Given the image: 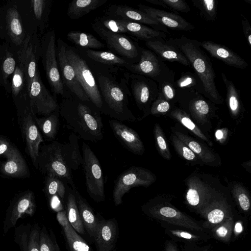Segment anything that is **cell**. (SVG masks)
Returning <instances> with one entry per match:
<instances>
[{"label": "cell", "mask_w": 251, "mask_h": 251, "mask_svg": "<svg viewBox=\"0 0 251 251\" xmlns=\"http://www.w3.org/2000/svg\"><path fill=\"white\" fill-rule=\"evenodd\" d=\"M40 43V58L49 83L55 94L64 96L63 83L57 62L54 30H50L44 33Z\"/></svg>", "instance_id": "8"}, {"label": "cell", "mask_w": 251, "mask_h": 251, "mask_svg": "<svg viewBox=\"0 0 251 251\" xmlns=\"http://www.w3.org/2000/svg\"><path fill=\"white\" fill-rule=\"evenodd\" d=\"M146 1L174 12L188 13L190 11L189 5L183 0H146Z\"/></svg>", "instance_id": "46"}, {"label": "cell", "mask_w": 251, "mask_h": 251, "mask_svg": "<svg viewBox=\"0 0 251 251\" xmlns=\"http://www.w3.org/2000/svg\"><path fill=\"white\" fill-rule=\"evenodd\" d=\"M40 229L37 224H22L15 228L14 241L18 245L20 251H40Z\"/></svg>", "instance_id": "24"}, {"label": "cell", "mask_w": 251, "mask_h": 251, "mask_svg": "<svg viewBox=\"0 0 251 251\" xmlns=\"http://www.w3.org/2000/svg\"><path fill=\"white\" fill-rule=\"evenodd\" d=\"M66 46L65 43L61 39L57 40L56 54L63 83L69 89L75 97L83 101H90L77 78L74 68L66 57Z\"/></svg>", "instance_id": "19"}, {"label": "cell", "mask_w": 251, "mask_h": 251, "mask_svg": "<svg viewBox=\"0 0 251 251\" xmlns=\"http://www.w3.org/2000/svg\"><path fill=\"white\" fill-rule=\"evenodd\" d=\"M24 28L28 34H41L49 26L52 0H16Z\"/></svg>", "instance_id": "6"}, {"label": "cell", "mask_w": 251, "mask_h": 251, "mask_svg": "<svg viewBox=\"0 0 251 251\" xmlns=\"http://www.w3.org/2000/svg\"><path fill=\"white\" fill-rule=\"evenodd\" d=\"M126 77L129 82L138 107L146 112L158 96V83L150 78L134 74H126Z\"/></svg>", "instance_id": "14"}, {"label": "cell", "mask_w": 251, "mask_h": 251, "mask_svg": "<svg viewBox=\"0 0 251 251\" xmlns=\"http://www.w3.org/2000/svg\"><path fill=\"white\" fill-rule=\"evenodd\" d=\"M56 241L52 240L45 226L40 231L39 247L40 251H56Z\"/></svg>", "instance_id": "48"}, {"label": "cell", "mask_w": 251, "mask_h": 251, "mask_svg": "<svg viewBox=\"0 0 251 251\" xmlns=\"http://www.w3.org/2000/svg\"><path fill=\"white\" fill-rule=\"evenodd\" d=\"M59 109L42 118L35 117L36 125L45 138L49 140L55 139L59 125Z\"/></svg>", "instance_id": "35"}, {"label": "cell", "mask_w": 251, "mask_h": 251, "mask_svg": "<svg viewBox=\"0 0 251 251\" xmlns=\"http://www.w3.org/2000/svg\"><path fill=\"white\" fill-rule=\"evenodd\" d=\"M82 151L87 192L94 201H103L105 198L104 182L100 162L86 143H83Z\"/></svg>", "instance_id": "11"}, {"label": "cell", "mask_w": 251, "mask_h": 251, "mask_svg": "<svg viewBox=\"0 0 251 251\" xmlns=\"http://www.w3.org/2000/svg\"><path fill=\"white\" fill-rule=\"evenodd\" d=\"M242 229L243 228L241 224L239 222L237 223L235 225L234 227L235 233L236 232L237 234H239L241 232H242Z\"/></svg>", "instance_id": "59"}, {"label": "cell", "mask_w": 251, "mask_h": 251, "mask_svg": "<svg viewBox=\"0 0 251 251\" xmlns=\"http://www.w3.org/2000/svg\"><path fill=\"white\" fill-rule=\"evenodd\" d=\"M201 45L212 56L229 66L241 69L248 66L243 58L224 45L210 41H203Z\"/></svg>", "instance_id": "23"}, {"label": "cell", "mask_w": 251, "mask_h": 251, "mask_svg": "<svg viewBox=\"0 0 251 251\" xmlns=\"http://www.w3.org/2000/svg\"><path fill=\"white\" fill-rule=\"evenodd\" d=\"M36 207L35 195L32 191L25 190L16 196L7 209L3 221V233L6 234L14 227L20 219L33 216Z\"/></svg>", "instance_id": "15"}, {"label": "cell", "mask_w": 251, "mask_h": 251, "mask_svg": "<svg viewBox=\"0 0 251 251\" xmlns=\"http://www.w3.org/2000/svg\"><path fill=\"white\" fill-rule=\"evenodd\" d=\"M104 13L105 15L113 18L149 25L155 30L167 32L166 27L161 25L149 15L126 5H110L105 10Z\"/></svg>", "instance_id": "20"}, {"label": "cell", "mask_w": 251, "mask_h": 251, "mask_svg": "<svg viewBox=\"0 0 251 251\" xmlns=\"http://www.w3.org/2000/svg\"><path fill=\"white\" fill-rule=\"evenodd\" d=\"M109 124L115 137L126 148L135 154L143 153V144L134 130L115 119L109 120Z\"/></svg>", "instance_id": "22"}, {"label": "cell", "mask_w": 251, "mask_h": 251, "mask_svg": "<svg viewBox=\"0 0 251 251\" xmlns=\"http://www.w3.org/2000/svg\"><path fill=\"white\" fill-rule=\"evenodd\" d=\"M244 1L248 4H251V0H244Z\"/></svg>", "instance_id": "62"}, {"label": "cell", "mask_w": 251, "mask_h": 251, "mask_svg": "<svg viewBox=\"0 0 251 251\" xmlns=\"http://www.w3.org/2000/svg\"><path fill=\"white\" fill-rule=\"evenodd\" d=\"M107 1V0H74L69 4L67 14L71 19H78Z\"/></svg>", "instance_id": "34"}, {"label": "cell", "mask_w": 251, "mask_h": 251, "mask_svg": "<svg viewBox=\"0 0 251 251\" xmlns=\"http://www.w3.org/2000/svg\"><path fill=\"white\" fill-rule=\"evenodd\" d=\"M29 99L30 106L35 114L47 116L59 109L56 99L43 83L39 72L31 84Z\"/></svg>", "instance_id": "18"}, {"label": "cell", "mask_w": 251, "mask_h": 251, "mask_svg": "<svg viewBox=\"0 0 251 251\" xmlns=\"http://www.w3.org/2000/svg\"><path fill=\"white\" fill-rule=\"evenodd\" d=\"M85 53L87 57L94 62L106 65H114L126 68L130 64L133 63L130 61L120 57L111 52L87 49Z\"/></svg>", "instance_id": "36"}, {"label": "cell", "mask_w": 251, "mask_h": 251, "mask_svg": "<svg viewBox=\"0 0 251 251\" xmlns=\"http://www.w3.org/2000/svg\"><path fill=\"white\" fill-rule=\"evenodd\" d=\"M96 77L103 102L102 112L120 121H135L129 107L130 93L125 81L119 82L110 73L103 71H97Z\"/></svg>", "instance_id": "3"}, {"label": "cell", "mask_w": 251, "mask_h": 251, "mask_svg": "<svg viewBox=\"0 0 251 251\" xmlns=\"http://www.w3.org/2000/svg\"><path fill=\"white\" fill-rule=\"evenodd\" d=\"M233 227V218L231 216L211 229L212 235L216 239L228 243L231 239Z\"/></svg>", "instance_id": "45"}, {"label": "cell", "mask_w": 251, "mask_h": 251, "mask_svg": "<svg viewBox=\"0 0 251 251\" xmlns=\"http://www.w3.org/2000/svg\"><path fill=\"white\" fill-rule=\"evenodd\" d=\"M166 41L177 48L186 57L202 84L204 96L213 102L221 103L223 98L216 87V74L212 62L201 49V42L185 36Z\"/></svg>", "instance_id": "2"}, {"label": "cell", "mask_w": 251, "mask_h": 251, "mask_svg": "<svg viewBox=\"0 0 251 251\" xmlns=\"http://www.w3.org/2000/svg\"><path fill=\"white\" fill-rule=\"evenodd\" d=\"M152 180L151 173L141 167L131 166L117 177L113 193L114 204L118 206L122 203L123 197L129 190L140 186H148Z\"/></svg>", "instance_id": "12"}, {"label": "cell", "mask_w": 251, "mask_h": 251, "mask_svg": "<svg viewBox=\"0 0 251 251\" xmlns=\"http://www.w3.org/2000/svg\"><path fill=\"white\" fill-rule=\"evenodd\" d=\"M68 39L79 47L87 49H100L104 45L90 33L78 31H71L67 33Z\"/></svg>", "instance_id": "38"}, {"label": "cell", "mask_w": 251, "mask_h": 251, "mask_svg": "<svg viewBox=\"0 0 251 251\" xmlns=\"http://www.w3.org/2000/svg\"><path fill=\"white\" fill-rule=\"evenodd\" d=\"M56 251H60V248H59L57 242L56 243Z\"/></svg>", "instance_id": "61"}, {"label": "cell", "mask_w": 251, "mask_h": 251, "mask_svg": "<svg viewBox=\"0 0 251 251\" xmlns=\"http://www.w3.org/2000/svg\"><path fill=\"white\" fill-rule=\"evenodd\" d=\"M139 10L147 14L161 25L173 30L190 31L194 25L178 14L139 4Z\"/></svg>", "instance_id": "21"}, {"label": "cell", "mask_w": 251, "mask_h": 251, "mask_svg": "<svg viewBox=\"0 0 251 251\" xmlns=\"http://www.w3.org/2000/svg\"><path fill=\"white\" fill-rule=\"evenodd\" d=\"M44 191L50 200L53 197L63 200L66 193L64 182L57 176L53 174L46 175Z\"/></svg>", "instance_id": "39"}, {"label": "cell", "mask_w": 251, "mask_h": 251, "mask_svg": "<svg viewBox=\"0 0 251 251\" xmlns=\"http://www.w3.org/2000/svg\"><path fill=\"white\" fill-rule=\"evenodd\" d=\"M208 251L207 249H205V250H204L203 251Z\"/></svg>", "instance_id": "63"}, {"label": "cell", "mask_w": 251, "mask_h": 251, "mask_svg": "<svg viewBox=\"0 0 251 251\" xmlns=\"http://www.w3.org/2000/svg\"><path fill=\"white\" fill-rule=\"evenodd\" d=\"M237 199L242 210L248 211L250 208V201L248 197L244 193H240L238 196Z\"/></svg>", "instance_id": "53"}, {"label": "cell", "mask_w": 251, "mask_h": 251, "mask_svg": "<svg viewBox=\"0 0 251 251\" xmlns=\"http://www.w3.org/2000/svg\"><path fill=\"white\" fill-rule=\"evenodd\" d=\"M40 55L41 43L38 34H29L17 52L18 61L24 70L29 91L33 79L39 72L37 65Z\"/></svg>", "instance_id": "17"}, {"label": "cell", "mask_w": 251, "mask_h": 251, "mask_svg": "<svg viewBox=\"0 0 251 251\" xmlns=\"http://www.w3.org/2000/svg\"><path fill=\"white\" fill-rule=\"evenodd\" d=\"M182 138L185 139V144L188 146L189 148L193 152H195L199 155H201V157L203 158V151L202 150V149L201 145L198 143L193 140H188V139L184 138L183 137Z\"/></svg>", "instance_id": "52"}, {"label": "cell", "mask_w": 251, "mask_h": 251, "mask_svg": "<svg viewBox=\"0 0 251 251\" xmlns=\"http://www.w3.org/2000/svg\"><path fill=\"white\" fill-rule=\"evenodd\" d=\"M11 93L16 108L29 102V90L24 70L18 61L12 76Z\"/></svg>", "instance_id": "29"}, {"label": "cell", "mask_w": 251, "mask_h": 251, "mask_svg": "<svg viewBox=\"0 0 251 251\" xmlns=\"http://www.w3.org/2000/svg\"><path fill=\"white\" fill-rule=\"evenodd\" d=\"M172 114L175 116L177 117L181 123L187 128L193 131L196 134L203 139L207 141L206 137L202 134V133L199 130L197 126L194 124V123L191 120V119L186 116L184 113L181 110L176 109L173 111Z\"/></svg>", "instance_id": "49"}, {"label": "cell", "mask_w": 251, "mask_h": 251, "mask_svg": "<svg viewBox=\"0 0 251 251\" xmlns=\"http://www.w3.org/2000/svg\"><path fill=\"white\" fill-rule=\"evenodd\" d=\"M92 27L110 49L133 63L138 62L141 47L127 36L106 31L93 24Z\"/></svg>", "instance_id": "16"}, {"label": "cell", "mask_w": 251, "mask_h": 251, "mask_svg": "<svg viewBox=\"0 0 251 251\" xmlns=\"http://www.w3.org/2000/svg\"><path fill=\"white\" fill-rule=\"evenodd\" d=\"M118 236V227L113 219L100 221L94 237L99 251H111L114 248Z\"/></svg>", "instance_id": "27"}, {"label": "cell", "mask_w": 251, "mask_h": 251, "mask_svg": "<svg viewBox=\"0 0 251 251\" xmlns=\"http://www.w3.org/2000/svg\"><path fill=\"white\" fill-rule=\"evenodd\" d=\"M93 25L113 33L120 34L127 33V30L120 20L105 15L96 19Z\"/></svg>", "instance_id": "44"}, {"label": "cell", "mask_w": 251, "mask_h": 251, "mask_svg": "<svg viewBox=\"0 0 251 251\" xmlns=\"http://www.w3.org/2000/svg\"><path fill=\"white\" fill-rule=\"evenodd\" d=\"M215 136L217 139H221L223 137V133L221 130H218L216 132Z\"/></svg>", "instance_id": "60"}, {"label": "cell", "mask_w": 251, "mask_h": 251, "mask_svg": "<svg viewBox=\"0 0 251 251\" xmlns=\"http://www.w3.org/2000/svg\"><path fill=\"white\" fill-rule=\"evenodd\" d=\"M145 45L164 61L176 62L186 66H190L184 55L177 48L168 44L166 40L146 41Z\"/></svg>", "instance_id": "28"}, {"label": "cell", "mask_w": 251, "mask_h": 251, "mask_svg": "<svg viewBox=\"0 0 251 251\" xmlns=\"http://www.w3.org/2000/svg\"><path fill=\"white\" fill-rule=\"evenodd\" d=\"M6 160L0 166V172L4 175L12 177L29 176L28 167L18 149L13 147L4 155Z\"/></svg>", "instance_id": "26"}, {"label": "cell", "mask_w": 251, "mask_h": 251, "mask_svg": "<svg viewBox=\"0 0 251 251\" xmlns=\"http://www.w3.org/2000/svg\"><path fill=\"white\" fill-rule=\"evenodd\" d=\"M242 25L243 32L250 47L251 46V27L248 19L243 15L241 16Z\"/></svg>", "instance_id": "51"}, {"label": "cell", "mask_w": 251, "mask_h": 251, "mask_svg": "<svg viewBox=\"0 0 251 251\" xmlns=\"http://www.w3.org/2000/svg\"><path fill=\"white\" fill-rule=\"evenodd\" d=\"M66 55L90 101L100 111L102 112L103 105L100 92L96 78L87 62L78 53L67 46Z\"/></svg>", "instance_id": "9"}, {"label": "cell", "mask_w": 251, "mask_h": 251, "mask_svg": "<svg viewBox=\"0 0 251 251\" xmlns=\"http://www.w3.org/2000/svg\"><path fill=\"white\" fill-rule=\"evenodd\" d=\"M181 149L182 154L183 157L188 160H193L195 159L196 156L194 153L189 148L182 146Z\"/></svg>", "instance_id": "56"}, {"label": "cell", "mask_w": 251, "mask_h": 251, "mask_svg": "<svg viewBox=\"0 0 251 251\" xmlns=\"http://www.w3.org/2000/svg\"><path fill=\"white\" fill-rule=\"evenodd\" d=\"M201 16L207 21L215 20L217 15V1L215 0H192Z\"/></svg>", "instance_id": "43"}, {"label": "cell", "mask_w": 251, "mask_h": 251, "mask_svg": "<svg viewBox=\"0 0 251 251\" xmlns=\"http://www.w3.org/2000/svg\"><path fill=\"white\" fill-rule=\"evenodd\" d=\"M176 89H188L195 90L204 95L202 84L196 75L190 72H183L180 77L175 81Z\"/></svg>", "instance_id": "42"}, {"label": "cell", "mask_w": 251, "mask_h": 251, "mask_svg": "<svg viewBox=\"0 0 251 251\" xmlns=\"http://www.w3.org/2000/svg\"><path fill=\"white\" fill-rule=\"evenodd\" d=\"M147 215L156 220L184 228L188 230L203 232V228L197 221L169 205H155L144 208Z\"/></svg>", "instance_id": "13"}, {"label": "cell", "mask_w": 251, "mask_h": 251, "mask_svg": "<svg viewBox=\"0 0 251 251\" xmlns=\"http://www.w3.org/2000/svg\"><path fill=\"white\" fill-rule=\"evenodd\" d=\"M70 251H90V248L70 223L62 227Z\"/></svg>", "instance_id": "40"}, {"label": "cell", "mask_w": 251, "mask_h": 251, "mask_svg": "<svg viewBox=\"0 0 251 251\" xmlns=\"http://www.w3.org/2000/svg\"><path fill=\"white\" fill-rule=\"evenodd\" d=\"M59 112L68 128L79 138L94 142L103 139L100 111L90 101H83L76 97L66 98L60 104Z\"/></svg>", "instance_id": "1"}, {"label": "cell", "mask_w": 251, "mask_h": 251, "mask_svg": "<svg viewBox=\"0 0 251 251\" xmlns=\"http://www.w3.org/2000/svg\"><path fill=\"white\" fill-rule=\"evenodd\" d=\"M196 231L179 229L167 228L165 232L170 237L179 241L191 243H196L201 241L207 240L208 236L206 234L195 233Z\"/></svg>", "instance_id": "41"}, {"label": "cell", "mask_w": 251, "mask_h": 251, "mask_svg": "<svg viewBox=\"0 0 251 251\" xmlns=\"http://www.w3.org/2000/svg\"><path fill=\"white\" fill-rule=\"evenodd\" d=\"M29 35L24 28L16 0L0 7V38L4 42L18 52Z\"/></svg>", "instance_id": "5"}, {"label": "cell", "mask_w": 251, "mask_h": 251, "mask_svg": "<svg viewBox=\"0 0 251 251\" xmlns=\"http://www.w3.org/2000/svg\"><path fill=\"white\" fill-rule=\"evenodd\" d=\"M156 140L157 142L158 145L163 154H167L168 153V149L167 146L165 141L164 138L161 136V135H159L158 133L156 132Z\"/></svg>", "instance_id": "55"}, {"label": "cell", "mask_w": 251, "mask_h": 251, "mask_svg": "<svg viewBox=\"0 0 251 251\" xmlns=\"http://www.w3.org/2000/svg\"><path fill=\"white\" fill-rule=\"evenodd\" d=\"M34 166L42 173L53 174L59 177L64 183L75 185L72 170L67 165L62 151V143L57 141L42 146Z\"/></svg>", "instance_id": "4"}, {"label": "cell", "mask_w": 251, "mask_h": 251, "mask_svg": "<svg viewBox=\"0 0 251 251\" xmlns=\"http://www.w3.org/2000/svg\"><path fill=\"white\" fill-rule=\"evenodd\" d=\"M158 96L170 102L176 100V88L175 80H169L158 84Z\"/></svg>", "instance_id": "47"}, {"label": "cell", "mask_w": 251, "mask_h": 251, "mask_svg": "<svg viewBox=\"0 0 251 251\" xmlns=\"http://www.w3.org/2000/svg\"><path fill=\"white\" fill-rule=\"evenodd\" d=\"M67 217L73 228L80 234L85 233L84 228L77 207L75 196L72 189L68 192L66 201Z\"/></svg>", "instance_id": "37"}, {"label": "cell", "mask_w": 251, "mask_h": 251, "mask_svg": "<svg viewBox=\"0 0 251 251\" xmlns=\"http://www.w3.org/2000/svg\"><path fill=\"white\" fill-rule=\"evenodd\" d=\"M57 219L62 227L65 226L69 223L65 211H58Z\"/></svg>", "instance_id": "57"}, {"label": "cell", "mask_w": 251, "mask_h": 251, "mask_svg": "<svg viewBox=\"0 0 251 251\" xmlns=\"http://www.w3.org/2000/svg\"><path fill=\"white\" fill-rule=\"evenodd\" d=\"M78 139V136L72 132L69 136L68 141L62 144L65 160L72 171L77 170L83 163V157L79 150Z\"/></svg>", "instance_id": "33"}, {"label": "cell", "mask_w": 251, "mask_h": 251, "mask_svg": "<svg viewBox=\"0 0 251 251\" xmlns=\"http://www.w3.org/2000/svg\"><path fill=\"white\" fill-rule=\"evenodd\" d=\"M170 107V102L158 96L151 105V112L152 114L164 113L168 111Z\"/></svg>", "instance_id": "50"}, {"label": "cell", "mask_w": 251, "mask_h": 251, "mask_svg": "<svg viewBox=\"0 0 251 251\" xmlns=\"http://www.w3.org/2000/svg\"><path fill=\"white\" fill-rule=\"evenodd\" d=\"M200 214L204 220L202 227L209 229L232 216L228 208L221 203L207 204Z\"/></svg>", "instance_id": "31"}, {"label": "cell", "mask_w": 251, "mask_h": 251, "mask_svg": "<svg viewBox=\"0 0 251 251\" xmlns=\"http://www.w3.org/2000/svg\"><path fill=\"white\" fill-rule=\"evenodd\" d=\"M13 145L6 138L0 136V156L5 155Z\"/></svg>", "instance_id": "54"}, {"label": "cell", "mask_w": 251, "mask_h": 251, "mask_svg": "<svg viewBox=\"0 0 251 251\" xmlns=\"http://www.w3.org/2000/svg\"><path fill=\"white\" fill-rule=\"evenodd\" d=\"M164 251H178L176 246L171 241L166 242Z\"/></svg>", "instance_id": "58"}, {"label": "cell", "mask_w": 251, "mask_h": 251, "mask_svg": "<svg viewBox=\"0 0 251 251\" xmlns=\"http://www.w3.org/2000/svg\"><path fill=\"white\" fill-rule=\"evenodd\" d=\"M17 114L27 153L34 165L38 156L40 145L44 142L35 122V113L28 102L17 107Z\"/></svg>", "instance_id": "10"}, {"label": "cell", "mask_w": 251, "mask_h": 251, "mask_svg": "<svg viewBox=\"0 0 251 251\" xmlns=\"http://www.w3.org/2000/svg\"><path fill=\"white\" fill-rule=\"evenodd\" d=\"M126 68L132 74L150 78L158 84L175 80V73L165 61L151 50L142 47L138 62L131 63Z\"/></svg>", "instance_id": "7"}, {"label": "cell", "mask_w": 251, "mask_h": 251, "mask_svg": "<svg viewBox=\"0 0 251 251\" xmlns=\"http://www.w3.org/2000/svg\"><path fill=\"white\" fill-rule=\"evenodd\" d=\"M18 63L17 52L5 42L0 44V86L11 92L10 77L15 71Z\"/></svg>", "instance_id": "25"}, {"label": "cell", "mask_w": 251, "mask_h": 251, "mask_svg": "<svg viewBox=\"0 0 251 251\" xmlns=\"http://www.w3.org/2000/svg\"><path fill=\"white\" fill-rule=\"evenodd\" d=\"M72 188L84 227L88 234L94 238L97 232L100 221L97 218L92 208L79 193L75 186L74 185Z\"/></svg>", "instance_id": "30"}, {"label": "cell", "mask_w": 251, "mask_h": 251, "mask_svg": "<svg viewBox=\"0 0 251 251\" xmlns=\"http://www.w3.org/2000/svg\"><path fill=\"white\" fill-rule=\"evenodd\" d=\"M119 20L127 30V33L139 39L145 40V42L155 40H165L167 37L165 32L155 30L144 24Z\"/></svg>", "instance_id": "32"}]
</instances>
